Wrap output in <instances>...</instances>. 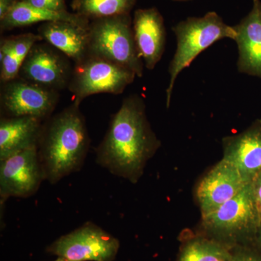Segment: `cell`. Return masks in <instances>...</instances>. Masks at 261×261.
I'll use <instances>...</instances> for the list:
<instances>
[{"label":"cell","mask_w":261,"mask_h":261,"mask_svg":"<svg viewBox=\"0 0 261 261\" xmlns=\"http://www.w3.org/2000/svg\"><path fill=\"white\" fill-rule=\"evenodd\" d=\"M160 146L147 121L143 99L129 96L112 116L97 149L96 162L112 174L136 183Z\"/></svg>","instance_id":"cell-1"},{"label":"cell","mask_w":261,"mask_h":261,"mask_svg":"<svg viewBox=\"0 0 261 261\" xmlns=\"http://www.w3.org/2000/svg\"><path fill=\"white\" fill-rule=\"evenodd\" d=\"M88 132L80 106L73 104L43 124L38 154L44 178L58 183L82 167L89 147Z\"/></svg>","instance_id":"cell-2"},{"label":"cell","mask_w":261,"mask_h":261,"mask_svg":"<svg viewBox=\"0 0 261 261\" xmlns=\"http://www.w3.org/2000/svg\"><path fill=\"white\" fill-rule=\"evenodd\" d=\"M176 37V50L169 65L170 82L166 89V106L169 108L173 86L182 70L190 66L202 51L224 39L234 40V27L225 23L216 12L202 17H190L173 27Z\"/></svg>","instance_id":"cell-3"},{"label":"cell","mask_w":261,"mask_h":261,"mask_svg":"<svg viewBox=\"0 0 261 261\" xmlns=\"http://www.w3.org/2000/svg\"><path fill=\"white\" fill-rule=\"evenodd\" d=\"M89 56L112 61L142 76L145 64L136 47L130 14L96 19L89 24Z\"/></svg>","instance_id":"cell-4"},{"label":"cell","mask_w":261,"mask_h":261,"mask_svg":"<svg viewBox=\"0 0 261 261\" xmlns=\"http://www.w3.org/2000/svg\"><path fill=\"white\" fill-rule=\"evenodd\" d=\"M261 217L252 182L214 212L202 217L204 229L216 241L255 240Z\"/></svg>","instance_id":"cell-5"},{"label":"cell","mask_w":261,"mask_h":261,"mask_svg":"<svg viewBox=\"0 0 261 261\" xmlns=\"http://www.w3.org/2000/svg\"><path fill=\"white\" fill-rule=\"evenodd\" d=\"M135 72L112 61L89 56L75 65L68 89L73 103L80 106L89 96L107 93L120 94L135 80Z\"/></svg>","instance_id":"cell-6"},{"label":"cell","mask_w":261,"mask_h":261,"mask_svg":"<svg viewBox=\"0 0 261 261\" xmlns=\"http://www.w3.org/2000/svg\"><path fill=\"white\" fill-rule=\"evenodd\" d=\"M120 248L119 240L92 222H87L63 235L47 251L71 261H113Z\"/></svg>","instance_id":"cell-7"},{"label":"cell","mask_w":261,"mask_h":261,"mask_svg":"<svg viewBox=\"0 0 261 261\" xmlns=\"http://www.w3.org/2000/svg\"><path fill=\"white\" fill-rule=\"evenodd\" d=\"M58 92L18 77L3 83L2 111L5 117L30 116L45 121L56 107Z\"/></svg>","instance_id":"cell-8"},{"label":"cell","mask_w":261,"mask_h":261,"mask_svg":"<svg viewBox=\"0 0 261 261\" xmlns=\"http://www.w3.org/2000/svg\"><path fill=\"white\" fill-rule=\"evenodd\" d=\"M73 70L68 57L48 43L37 42L23 61L19 77L58 92L68 87Z\"/></svg>","instance_id":"cell-9"},{"label":"cell","mask_w":261,"mask_h":261,"mask_svg":"<svg viewBox=\"0 0 261 261\" xmlns=\"http://www.w3.org/2000/svg\"><path fill=\"white\" fill-rule=\"evenodd\" d=\"M37 146L0 161V197L25 198L35 194L44 181Z\"/></svg>","instance_id":"cell-10"},{"label":"cell","mask_w":261,"mask_h":261,"mask_svg":"<svg viewBox=\"0 0 261 261\" xmlns=\"http://www.w3.org/2000/svg\"><path fill=\"white\" fill-rule=\"evenodd\" d=\"M247 185L238 170L221 159L202 178L196 190L202 217L217 210Z\"/></svg>","instance_id":"cell-11"},{"label":"cell","mask_w":261,"mask_h":261,"mask_svg":"<svg viewBox=\"0 0 261 261\" xmlns=\"http://www.w3.org/2000/svg\"><path fill=\"white\" fill-rule=\"evenodd\" d=\"M222 160L238 170L247 184L261 171V120L239 135L223 140Z\"/></svg>","instance_id":"cell-12"},{"label":"cell","mask_w":261,"mask_h":261,"mask_svg":"<svg viewBox=\"0 0 261 261\" xmlns=\"http://www.w3.org/2000/svg\"><path fill=\"white\" fill-rule=\"evenodd\" d=\"M136 47L146 68L154 69L161 61L166 45L164 20L155 8L136 10L133 18Z\"/></svg>","instance_id":"cell-13"},{"label":"cell","mask_w":261,"mask_h":261,"mask_svg":"<svg viewBox=\"0 0 261 261\" xmlns=\"http://www.w3.org/2000/svg\"><path fill=\"white\" fill-rule=\"evenodd\" d=\"M89 20L47 22L39 27V34L78 65L89 56Z\"/></svg>","instance_id":"cell-14"},{"label":"cell","mask_w":261,"mask_h":261,"mask_svg":"<svg viewBox=\"0 0 261 261\" xmlns=\"http://www.w3.org/2000/svg\"><path fill=\"white\" fill-rule=\"evenodd\" d=\"M252 10L234 25L240 73L261 79V1L252 0Z\"/></svg>","instance_id":"cell-15"},{"label":"cell","mask_w":261,"mask_h":261,"mask_svg":"<svg viewBox=\"0 0 261 261\" xmlns=\"http://www.w3.org/2000/svg\"><path fill=\"white\" fill-rule=\"evenodd\" d=\"M42 120L30 116L3 117L0 121V161L39 143Z\"/></svg>","instance_id":"cell-16"},{"label":"cell","mask_w":261,"mask_h":261,"mask_svg":"<svg viewBox=\"0 0 261 261\" xmlns=\"http://www.w3.org/2000/svg\"><path fill=\"white\" fill-rule=\"evenodd\" d=\"M57 20L80 22L89 20L77 13H70L67 10L57 12L41 9L19 0L5 18L0 20V25L2 30H11L32 24Z\"/></svg>","instance_id":"cell-17"},{"label":"cell","mask_w":261,"mask_h":261,"mask_svg":"<svg viewBox=\"0 0 261 261\" xmlns=\"http://www.w3.org/2000/svg\"><path fill=\"white\" fill-rule=\"evenodd\" d=\"M137 0H74L73 9L84 18H109L117 15L130 14Z\"/></svg>","instance_id":"cell-18"},{"label":"cell","mask_w":261,"mask_h":261,"mask_svg":"<svg viewBox=\"0 0 261 261\" xmlns=\"http://www.w3.org/2000/svg\"><path fill=\"white\" fill-rule=\"evenodd\" d=\"M232 253L215 240L196 238L185 244L178 261H231Z\"/></svg>","instance_id":"cell-19"},{"label":"cell","mask_w":261,"mask_h":261,"mask_svg":"<svg viewBox=\"0 0 261 261\" xmlns=\"http://www.w3.org/2000/svg\"><path fill=\"white\" fill-rule=\"evenodd\" d=\"M0 77L3 83L19 77L22 63L17 59L8 37L2 39L0 44Z\"/></svg>","instance_id":"cell-20"},{"label":"cell","mask_w":261,"mask_h":261,"mask_svg":"<svg viewBox=\"0 0 261 261\" xmlns=\"http://www.w3.org/2000/svg\"><path fill=\"white\" fill-rule=\"evenodd\" d=\"M8 39L15 57L22 64L34 44L43 40L42 37L39 34L32 33L13 36L8 37Z\"/></svg>","instance_id":"cell-21"},{"label":"cell","mask_w":261,"mask_h":261,"mask_svg":"<svg viewBox=\"0 0 261 261\" xmlns=\"http://www.w3.org/2000/svg\"><path fill=\"white\" fill-rule=\"evenodd\" d=\"M36 8L53 10V11H65V0H22Z\"/></svg>","instance_id":"cell-22"},{"label":"cell","mask_w":261,"mask_h":261,"mask_svg":"<svg viewBox=\"0 0 261 261\" xmlns=\"http://www.w3.org/2000/svg\"><path fill=\"white\" fill-rule=\"evenodd\" d=\"M231 261H261V256L251 250H240L232 254Z\"/></svg>","instance_id":"cell-23"},{"label":"cell","mask_w":261,"mask_h":261,"mask_svg":"<svg viewBox=\"0 0 261 261\" xmlns=\"http://www.w3.org/2000/svg\"><path fill=\"white\" fill-rule=\"evenodd\" d=\"M254 197L261 217V171L252 181Z\"/></svg>","instance_id":"cell-24"},{"label":"cell","mask_w":261,"mask_h":261,"mask_svg":"<svg viewBox=\"0 0 261 261\" xmlns=\"http://www.w3.org/2000/svg\"><path fill=\"white\" fill-rule=\"evenodd\" d=\"M19 0H0V20L13 9Z\"/></svg>","instance_id":"cell-25"},{"label":"cell","mask_w":261,"mask_h":261,"mask_svg":"<svg viewBox=\"0 0 261 261\" xmlns=\"http://www.w3.org/2000/svg\"><path fill=\"white\" fill-rule=\"evenodd\" d=\"M255 241L257 242V245L261 249V219L258 228H257L256 237H255Z\"/></svg>","instance_id":"cell-26"},{"label":"cell","mask_w":261,"mask_h":261,"mask_svg":"<svg viewBox=\"0 0 261 261\" xmlns=\"http://www.w3.org/2000/svg\"><path fill=\"white\" fill-rule=\"evenodd\" d=\"M54 261H71V260H68V259L63 258V257H58V258H57L56 260H55Z\"/></svg>","instance_id":"cell-27"},{"label":"cell","mask_w":261,"mask_h":261,"mask_svg":"<svg viewBox=\"0 0 261 261\" xmlns=\"http://www.w3.org/2000/svg\"><path fill=\"white\" fill-rule=\"evenodd\" d=\"M173 1L185 2V1H189V0H173Z\"/></svg>","instance_id":"cell-28"}]
</instances>
